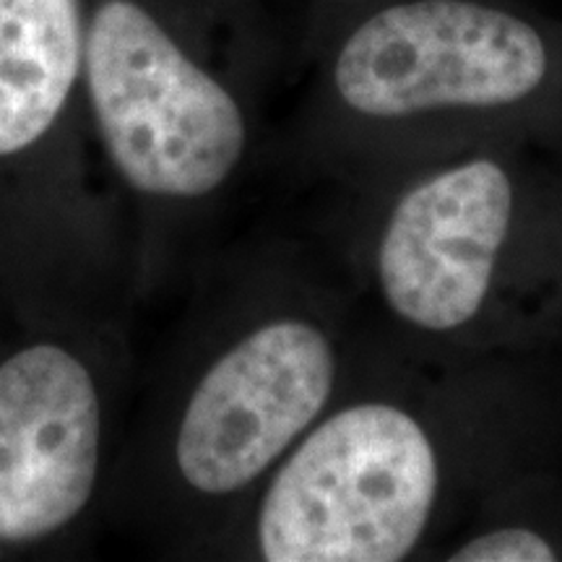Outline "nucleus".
I'll list each match as a JSON object with an SVG mask.
<instances>
[{
  "instance_id": "obj_5",
  "label": "nucleus",
  "mask_w": 562,
  "mask_h": 562,
  "mask_svg": "<svg viewBox=\"0 0 562 562\" xmlns=\"http://www.w3.org/2000/svg\"><path fill=\"white\" fill-rule=\"evenodd\" d=\"M83 63L102 144L133 191L199 201L235 180L250 149L248 112L140 5L102 3Z\"/></svg>"
},
{
  "instance_id": "obj_3",
  "label": "nucleus",
  "mask_w": 562,
  "mask_h": 562,
  "mask_svg": "<svg viewBox=\"0 0 562 562\" xmlns=\"http://www.w3.org/2000/svg\"><path fill=\"white\" fill-rule=\"evenodd\" d=\"M323 112V157L355 191L487 146L562 154V19L516 0H362Z\"/></svg>"
},
{
  "instance_id": "obj_6",
  "label": "nucleus",
  "mask_w": 562,
  "mask_h": 562,
  "mask_svg": "<svg viewBox=\"0 0 562 562\" xmlns=\"http://www.w3.org/2000/svg\"><path fill=\"white\" fill-rule=\"evenodd\" d=\"M102 398L79 355L34 341L0 362V544L53 537L91 501Z\"/></svg>"
},
{
  "instance_id": "obj_4",
  "label": "nucleus",
  "mask_w": 562,
  "mask_h": 562,
  "mask_svg": "<svg viewBox=\"0 0 562 562\" xmlns=\"http://www.w3.org/2000/svg\"><path fill=\"white\" fill-rule=\"evenodd\" d=\"M344 323L315 294L286 297L216 349L175 430V467L188 490L214 503L261 490L378 349L375 331L349 336Z\"/></svg>"
},
{
  "instance_id": "obj_2",
  "label": "nucleus",
  "mask_w": 562,
  "mask_h": 562,
  "mask_svg": "<svg viewBox=\"0 0 562 562\" xmlns=\"http://www.w3.org/2000/svg\"><path fill=\"white\" fill-rule=\"evenodd\" d=\"M360 199L357 269L375 331L414 362L562 344V154L487 146Z\"/></svg>"
},
{
  "instance_id": "obj_7",
  "label": "nucleus",
  "mask_w": 562,
  "mask_h": 562,
  "mask_svg": "<svg viewBox=\"0 0 562 562\" xmlns=\"http://www.w3.org/2000/svg\"><path fill=\"white\" fill-rule=\"evenodd\" d=\"M81 0H0V159L58 123L83 58Z\"/></svg>"
},
{
  "instance_id": "obj_8",
  "label": "nucleus",
  "mask_w": 562,
  "mask_h": 562,
  "mask_svg": "<svg viewBox=\"0 0 562 562\" xmlns=\"http://www.w3.org/2000/svg\"><path fill=\"white\" fill-rule=\"evenodd\" d=\"M442 562H562V463L495 490L451 533Z\"/></svg>"
},
{
  "instance_id": "obj_1",
  "label": "nucleus",
  "mask_w": 562,
  "mask_h": 562,
  "mask_svg": "<svg viewBox=\"0 0 562 562\" xmlns=\"http://www.w3.org/2000/svg\"><path fill=\"white\" fill-rule=\"evenodd\" d=\"M562 463L547 355L414 362L378 339L349 391L256 492L266 562L435 560L495 490Z\"/></svg>"
}]
</instances>
